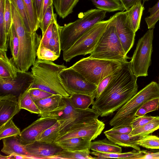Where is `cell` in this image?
Returning <instances> with one entry per match:
<instances>
[{
  "mask_svg": "<svg viewBox=\"0 0 159 159\" xmlns=\"http://www.w3.org/2000/svg\"><path fill=\"white\" fill-rule=\"evenodd\" d=\"M30 93L31 98L34 102L45 98L53 95L38 88L31 87L30 89Z\"/></svg>",
  "mask_w": 159,
  "mask_h": 159,
  "instance_id": "cell-45",
  "label": "cell"
},
{
  "mask_svg": "<svg viewBox=\"0 0 159 159\" xmlns=\"http://www.w3.org/2000/svg\"><path fill=\"white\" fill-rule=\"evenodd\" d=\"M124 62L89 57L81 59L70 67L80 73L89 83L98 86L105 77L119 69Z\"/></svg>",
  "mask_w": 159,
  "mask_h": 159,
  "instance_id": "cell-6",
  "label": "cell"
},
{
  "mask_svg": "<svg viewBox=\"0 0 159 159\" xmlns=\"http://www.w3.org/2000/svg\"><path fill=\"white\" fill-rule=\"evenodd\" d=\"M53 0H43L42 11V19L48 8L50 5L53 4Z\"/></svg>",
  "mask_w": 159,
  "mask_h": 159,
  "instance_id": "cell-53",
  "label": "cell"
},
{
  "mask_svg": "<svg viewBox=\"0 0 159 159\" xmlns=\"http://www.w3.org/2000/svg\"><path fill=\"white\" fill-rule=\"evenodd\" d=\"M39 60L54 61L60 57L54 51L47 47L39 46L37 52Z\"/></svg>",
  "mask_w": 159,
  "mask_h": 159,
  "instance_id": "cell-41",
  "label": "cell"
},
{
  "mask_svg": "<svg viewBox=\"0 0 159 159\" xmlns=\"http://www.w3.org/2000/svg\"><path fill=\"white\" fill-rule=\"evenodd\" d=\"M113 18L101 36L89 57L123 62L128 61L127 59H130L122 47L113 21Z\"/></svg>",
  "mask_w": 159,
  "mask_h": 159,
  "instance_id": "cell-7",
  "label": "cell"
},
{
  "mask_svg": "<svg viewBox=\"0 0 159 159\" xmlns=\"http://www.w3.org/2000/svg\"><path fill=\"white\" fill-rule=\"evenodd\" d=\"M32 0L38 20L40 22L42 19V11L43 0Z\"/></svg>",
  "mask_w": 159,
  "mask_h": 159,
  "instance_id": "cell-48",
  "label": "cell"
},
{
  "mask_svg": "<svg viewBox=\"0 0 159 159\" xmlns=\"http://www.w3.org/2000/svg\"><path fill=\"white\" fill-rule=\"evenodd\" d=\"M20 15L25 27L29 32L33 33L23 0H10Z\"/></svg>",
  "mask_w": 159,
  "mask_h": 159,
  "instance_id": "cell-36",
  "label": "cell"
},
{
  "mask_svg": "<svg viewBox=\"0 0 159 159\" xmlns=\"http://www.w3.org/2000/svg\"><path fill=\"white\" fill-rule=\"evenodd\" d=\"M19 71L11 58H9L7 52L0 50V78L10 79L16 78Z\"/></svg>",
  "mask_w": 159,
  "mask_h": 159,
  "instance_id": "cell-21",
  "label": "cell"
},
{
  "mask_svg": "<svg viewBox=\"0 0 159 159\" xmlns=\"http://www.w3.org/2000/svg\"><path fill=\"white\" fill-rule=\"evenodd\" d=\"M33 33L36 32L39 28L38 20L32 0H23Z\"/></svg>",
  "mask_w": 159,
  "mask_h": 159,
  "instance_id": "cell-35",
  "label": "cell"
},
{
  "mask_svg": "<svg viewBox=\"0 0 159 159\" xmlns=\"http://www.w3.org/2000/svg\"><path fill=\"white\" fill-rule=\"evenodd\" d=\"M141 159H159V151L156 152H146Z\"/></svg>",
  "mask_w": 159,
  "mask_h": 159,
  "instance_id": "cell-52",
  "label": "cell"
},
{
  "mask_svg": "<svg viewBox=\"0 0 159 159\" xmlns=\"http://www.w3.org/2000/svg\"><path fill=\"white\" fill-rule=\"evenodd\" d=\"M147 151H138L135 149L132 151L119 153H105L97 152H91V154L96 156L95 159L116 158L127 159H141L146 153Z\"/></svg>",
  "mask_w": 159,
  "mask_h": 159,
  "instance_id": "cell-23",
  "label": "cell"
},
{
  "mask_svg": "<svg viewBox=\"0 0 159 159\" xmlns=\"http://www.w3.org/2000/svg\"><path fill=\"white\" fill-rule=\"evenodd\" d=\"M107 139L114 143L124 147H131L134 149L140 150L136 142L143 137L139 136H131L129 134H105Z\"/></svg>",
  "mask_w": 159,
  "mask_h": 159,
  "instance_id": "cell-22",
  "label": "cell"
},
{
  "mask_svg": "<svg viewBox=\"0 0 159 159\" xmlns=\"http://www.w3.org/2000/svg\"><path fill=\"white\" fill-rule=\"evenodd\" d=\"M33 82L32 73L28 71H19L17 77L14 79L0 78L1 94L11 93L18 96L32 84Z\"/></svg>",
  "mask_w": 159,
  "mask_h": 159,
  "instance_id": "cell-12",
  "label": "cell"
},
{
  "mask_svg": "<svg viewBox=\"0 0 159 159\" xmlns=\"http://www.w3.org/2000/svg\"><path fill=\"white\" fill-rule=\"evenodd\" d=\"M159 98V85L152 81L137 92L117 111L110 120L111 126H130L138 109L147 101Z\"/></svg>",
  "mask_w": 159,
  "mask_h": 159,
  "instance_id": "cell-5",
  "label": "cell"
},
{
  "mask_svg": "<svg viewBox=\"0 0 159 159\" xmlns=\"http://www.w3.org/2000/svg\"><path fill=\"white\" fill-rule=\"evenodd\" d=\"M1 159H37L33 157L21 154H12L6 156L0 155Z\"/></svg>",
  "mask_w": 159,
  "mask_h": 159,
  "instance_id": "cell-50",
  "label": "cell"
},
{
  "mask_svg": "<svg viewBox=\"0 0 159 159\" xmlns=\"http://www.w3.org/2000/svg\"><path fill=\"white\" fill-rule=\"evenodd\" d=\"M11 7L12 23L19 42V51L16 67L19 71H27L36 61L37 51L42 38L36 32H28L20 15L11 2Z\"/></svg>",
  "mask_w": 159,
  "mask_h": 159,
  "instance_id": "cell-2",
  "label": "cell"
},
{
  "mask_svg": "<svg viewBox=\"0 0 159 159\" xmlns=\"http://www.w3.org/2000/svg\"><path fill=\"white\" fill-rule=\"evenodd\" d=\"M2 141L3 144L1 152L7 155L16 154L30 156L25 145L20 142L18 136L5 138Z\"/></svg>",
  "mask_w": 159,
  "mask_h": 159,
  "instance_id": "cell-20",
  "label": "cell"
},
{
  "mask_svg": "<svg viewBox=\"0 0 159 159\" xmlns=\"http://www.w3.org/2000/svg\"><path fill=\"white\" fill-rule=\"evenodd\" d=\"M106 13L97 8L91 9L80 13L75 21L63 26L59 25L61 50L63 52L68 49L92 27L103 20Z\"/></svg>",
  "mask_w": 159,
  "mask_h": 159,
  "instance_id": "cell-4",
  "label": "cell"
},
{
  "mask_svg": "<svg viewBox=\"0 0 159 159\" xmlns=\"http://www.w3.org/2000/svg\"><path fill=\"white\" fill-rule=\"evenodd\" d=\"M32 66L31 72L34 82L31 88H38L52 94H59L64 98L70 97L59 76L60 72L67 68L64 64L58 65L52 61L37 59Z\"/></svg>",
  "mask_w": 159,
  "mask_h": 159,
  "instance_id": "cell-3",
  "label": "cell"
},
{
  "mask_svg": "<svg viewBox=\"0 0 159 159\" xmlns=\"http://www.w3.org/2000/svg\"><path fill=\"white\" fill-rule=\"evenodd\" d=\"M159 129V116L155 118L143 126L132 129L129 134L131 136H139L144 137Z\"/></svg>",
  "mask_w": 159,
  "mask_h": 159,
  "instance_id": "cell-32",
  "label": "cell"
},
{
  "mask_svg": "<svg viewBox=\"0 0 159 159\" xmlns=\"http://www.w3.org/2000/svg\"><path fill=\"white\" fill-rule=\"evenodd\" d=\"M119 69L115 72L105 77L99 83L97 86L96 89L95 97L96 99L99 96L101 93L107 86L110 82L117 74Z\"/></svg>",
  "mask_w": 159,
  "mask_h": 159,
  "instance_id": "cell-44",
  "label": "cell"
},
{
  "mask_svg": "<svg viewBox=\"0 0 159 159\" xmlns=\"http://www.w3.org/2000/svg\"><path fill=\"white\" fill-rule=\"evenodd\" d=\"M158 84L159 85V76L158 77Z\"/></svg>",
  "mask_w": 159,
  "mask_h": 159,
  "instance_id": "cell-56",
  "label": "cell"
},
{
  "mask_svg": "<svg viewBox=\"0 0 159 159\" xmlns=\"http://www.w3.org/2000/svg\"><path fill=\"white\" fill-rule=\"evenodd\" d=\"M79 0H53V5L57 15L64 19L73 11Z\"/></svg>",
  "mask_w": 159,
  "mask_h": 159,
  "instance_id": "cell-26",
  "label": "cell"
},
{
  "mask_svg": "<svg viewBox=\"0 0 159 159\" xmlns=\"http://www.w3.org/2000/svg\"><path fill=\"white\" fill-rule=\"evenodd\" d=\"M142 0H120L126 11L128 10L133 6Z\"/></svg>",
  "mask_w": 159,
  "mask_h": 159,
  "instance_id": "cell-51",
  "label": "cell"
},
{
  "mask_svg": "<svg viewBox=\"0 0 159 159\" xmlns=\"http://www.w3.org/2000/svg\"><path fill=\"white\" fill-rule=\"evenodd\" d=\"M55 22H52L49 25L44 34L42 36L39 46L48 47L49 42L52 36L54 24Z\"/></svg>",
  "mask_w": 159,
  "mask_h": 159,
  "instance_id": "cell-47",
  "label": "cell"
},
{
  "mask_svg": "<svg viewBox=\"0 0 159 159\" xmlns=\"http://www.w3.org/2000/svg\"><path fill=\"white\" fill-rule=\"evenodd\" d=\"M90 149L93 151L105 153H119L122 148L107 139L91 142Z\"/></svg>",
  "mask_w": 159,
  "mask_h": 159,
  "instance_id": "cell-24",
  "label": "cell"
},
{
  "mask_svg": "<svg viewBox=\"0 0 159 159\" xmlns=\"http://www.w3.org/2000/svg\"><path fill=\"white\" fill-rule=\"evenodd\" d=\"M59 25L57 21L54 23L52 37L48 47L60 56L61 51Z\"/></svg>",
  "mask_w": 159,
  "mask_h": 159,
  "instance_id": "cell-37",
  "label": "cell"
},
{
  "mask_svg": "<svg viewBox=\"0 0 159 159\" xmlns=\"http://www.w3.org/2000/svg\"><path fill=\"white\" fill-rule=\"evenodd\" d=\"M4 20L6 33L7 36L9 31L13 23L11 2L10 0H5Z\"/></svg>",
  "mask_w": 159,
  "mask_h": 159,
  "instance_id": "cell-42",
  "label": "cell"
},
{
  "mask_svg": "<svg viewBox=\"0 0 159 159\" xmlns=\"http://www.w3.org/2000/svg\"><path fill=\"white\" fill-rule=\"evenodd\" d=\"M34 102L41 112L39 115L41 116L58 111L64 105L65 99L64 98L60 95L53 94Z\"/></svg>",
  "mask_w": 159,
  "mask_h": 159,
  "instance_id": "cell-17",
  "label": "cell"
},
{
  "mask_svg": "<svg viewBox=\"0 0 159 159\" xmlns=\"http://www.w3.org/2000/svg\"><path fill=\"white\" fill-rule=\"evenodd\" d=\"M21 132L12 119L0 125V139L1 140L5 138L18 136Z\"/></svg>",
  "mask_w": 159,
  "mask_h": 159,
  "instance_id": "cell-34",
  "label": "cell"
},
{
  "mask_svg": "<svg viewBox=\"0 0 159 159\" xmlns=\"http://www.w3.org/2000/svg\"><path fill=\"white\" fill-rule=\"evenodd\" d=\"M143 3L146 2L148 1L149 0H142Z\"/></svg>",
  "mask_w": 159,
  "mask_h": 159,
  "instance_id": "cell-55",
  "label": "cell"
},
{
  "mask_svg": "<svg viewBox=\"0 0 159 159\" xmlns=\"http://www.w3.org/2000/svg\"><path fill=\"white\" fill-rule=\"evenodd\" d=\"M90 149L75 151L63 149L50 159H95L94 157L90 155Z\"/></svg>",
  "mask_w": 159,
  "mask_h": 159,
  "instance_id": "cell-30",
  "label": "cell"
},
{
  "mask_svg": "<svg viewBox=\"0 0 159 159\" xmlns=\"http://www.w3.org/2000/svg\"><path fill=\"white\" fill-rule=\"evenodd\" d=\"M132 130L130 126H115L104 132L105 134H129Z\"/></svg>",
  "mask_w": 159,
  "mask_h": 159,
  "instance_id": "cell-46",
  "label": "cell"
},
{
  "mask_svg": "<svg viewBox=\"0 0 159 159\" xmlns=\"http://www.w3.org/2000/svg\"><path fill=\"white\" fill-rule=\"evenodd\" d=\"M32 84L18 96L19 106L21 109H25L31 113L39 115L41 112L30 95V89Z\"/></svg>",
  "mask_w": 159,
  "mask_h": 159,
  "instance_id": "cell-25",
  "label": "cell"
},
{
  "mask_svg": "<svg viewBox=\"0 0 159 159\" xmlns=\"http://www.w3.org/2000/svg\"><path fill=\"white\" fill-rule=\"evenodd\" d=\"M5 0H0V50L7 52L8 46L4 20Z\"/></svg>",
  "mask_w": 159,
  "mask_h": 159,
  "instance_id": "cell-33",
  "label": "cell"
},
{
  "mask_svg": "<svg viewBox=\"0 0 159 159\" xmlns=\"http://www.w3.org/2000/svg\"><path fill=\"white\" fill-rule=\"evenodd\" d=\"M57 120L53 117L41 116L21 132L18 136L20 142L24 145L34 142L42 132L54 125Z\"/></svg>",
  "mask_w": 159,
  "mask_h": 159,
  "instance_id": "cell-13",
  "label": "cell"
},
{
  "mask_svg": "<svg viewBox=\"0 0 159 159\" xmlns=\"http://www.w3.org/2000/svg\"><path fill=\"white\" fill-rule=\"evenodd\" d=\"M137 79L132 72L130 61L123 63L117 74L94 101L92 108L101 117L112 115L137 93Z\"/></svg>",
  "mask_w": 159,
  "mask_h": 159,
  "instance_id": "cell-1",
  "label": "cell"
},
{
  "mask_svg": "<svg viewBox=\"0 0 159 159\" xmlns=\"http://www.w3.org/2000/svg\"><path fill=\"white\" fill-rule=\"evenodd\" d=\"M61 121L57 120L54 125L42 132L36 141L54 143L61 131Z\"/></svg>",
  "mask_w": 159,
  "mask_h": 159,
  "instance_id": "cell-27",
  "label": "cell"
},
{
  "mask_svg": "<svg viewBox=\"0 0 159 159\" xmlns=\"http://www.w3.org/2000/svg\"><path fill=\"white\" fill-rule=\"evenodd\" d=\"M136 144L139 146L147 149H159V137L149 135L138 140Z\"/></svg>",
  "mask_w": 159,
  "mask_h": 159,
  "instance_id": "cell-40",
  "label": "cell"
},
{
  "mask_svg": "<svg viewBox=\"0 0 159 159\" xmlns=\"http://www.w3.org/2000/svg\"><path fill=\"white\" fill-rule=\"evenodd\" d=\"M59 76L62 86L70 96L82 94L96 97L97 86L89 82L80 73L70 67L63 69Z\"/></svg>",
  "mask_w": 159,
  "mask_h": 159,
  "instance_id": "cell-10",
  "label": "cell"
},
{
  "mask_svg": "<svg viewBox=\"0 0 159 159\" xmlns=\"http://www.w3.org/2000/svg\"><path fill=\"white\" fill-rule=\"evenodd\" d=\"M30 156L37 159H50L63 149L55 143L35 141L25 145Z\"/></svg>",
  "mask_w": 159,
  "mask_h": 159,
  "instance_id": "cell-16",
  "label": "cell"
},
{
  "mask_svg": "<svg viewBox=\"0 0 159 159\" xmlns=\"http://www.w3.org/2000/svg\"><path fill=\"white\" fill-rule=\"evenodd\" d=\"M56 17V14L54 13L52 4L48 8L41 21L39 23V28L41 30L42 36L52 22L57 21Z\"/></svg>",
  "mask_w": 159,
  "mask_h": 159,
  "instance_id": "cell-38",
  "label": "cell"
},
{
  "mask_svg": "<svg viewBox=\"0 0 159 159\" xmlns=\"http://www.w3.org/2000/svg\"><path fill=\"white\" fill-rule=\"evenodd\" d=\"M114 17L113 15L107 20L98 22L86 31L70 48L63 52V60L69 62L77 56L92 53Z\"/></svg>",
  "mask_w": 159,
  "mask_h": 159,
  "instance_id": "cell-8",
  "label": "cell"
},
{
  "mask_svg": "<svg viewBox=\"0 0 159 159\" xmlns=\"http://www.w3.org/2000/svg\"><path fill=\"white\" fill-rule=\"evenodd\" d=\"M144 7L141 1L135 4L125 11V25L136 33L139 29Z\"/></svg>",
  "mask_w": 159,
  "mask_h": 159,
  "instance_id": "cell-18",
  "label": "cell"
},
{
  "mask_svg": "<svg viewBox=\"0 0 159 159\" xmlns=\"http://www.w3.org/2000/svg\"><path fill=\"white\" fill-rule=\"evenodd\" d=\"M91 141L90 139L87 137H76L64 139L54 143L63 150L80 151L90 149Z\"/></svg>",
  "mask_w": 159,
  "mask_h": 159,
  "instance_id": "cell-19",
  "label": "cell"
},
{
  "mask_svg": "<svg viewBox=\"0 0 159 159\" xmlns=\"http://www.w3.org/2000/svg\"><path fill=\"white\" fill-rule=\"evenodd\" d=\"M18 96L11 93L1 95L0 97V125L13 118L21 110Z\"/></svg>",
  "mask_w": 159,
  "mask_h": 159,
  "instance_id": "cell-15",
  "label": "cell"
},
{
  "mask_svg": "<svg viewBox=\"0 0 159 159\" xmlns=\"http://www.w3.org/2000/svg\"><path fill=\"white\" fill-rule=\"evenodd\" d=\"M156 116H143L135 117L130 123V125L134 129L141 127L153 120Z\"/></svg>",
  "mask_w": 159,
  "mask_h": 159,
  "instance_id": "cell-43",
  "label": "cell"
},
{
  "mask_svg": "<svg viewBox=\"0 0 159 159\" xmlns=\"http://www.w3.org/2000/svg\"><path fill=\"white\" fill-rule=\"evenodd\" d=\"M159 10V0L157 3L152 7L149 8L148 12L150 14V16L154 14Z\"/></svg>",
  "mask_w": 159,
  "mask_h": 159,
  "instance_id": "cell-54",
  "label": "cell"
},
{
  "mask_svg": "<svg viewBox=\"0 0 159 159\" xmlns=\"http://www.w3.org/2000/svg\"><path fill=\"white\" fill-rule=\"evenodd\" d=\"M97 9L106 11H124L125 9L120 0H90Z\"/></svg>",
  "mask_w": 159,
  "mask_h": 159,
  "instance_id": "cell-29",
  "label": "cell"
},
{
  "mask_svg": "<svg viewBox=\"0 0 159 159\" xmlns=\"http://www.w3.org/2000/svg\"><path fill=\"white\" fill-rule=\"evenodd\" d=\"M105 127L104 122L98 119L76 124L58 136L54 143L76 137H87L93 140L101 134Z\"/></svg>",
  "mask_w": 159,
  "mask_h": 159,
  "instance_id": "cell-11",
  "label": "cell"
},
{
  "mask_svg": "<svg viewBox=\"0 0 159 159\" xmlns=\"http://www.w3.org/2000/svg\"><path fill=\"white\" fill-rule=\"evenodd\" d=\"M113 21L116 33L126 55L133 46L135 33L125 24V11H120L114 15Z\"/></svg>",
  "mask_w": 159,
  "mask_h": 159,
  "instance_id": "cell-14",
  "label": "cell"
},
{
  "mask_svg": "<svg viewBox=\"0 0 159 159\" xmlns=\"http://www.w3.org/2000/svg\"><path fill=\"white\" fill-rule=\"evenodd\" d=\"M159 98L148 100L145 102L138 109L135 114V116L145 115L147 113L157 110L159 108Z\"/></svg>",
  "mask_w": 159,
  "mask_h": 159,
  "instance_id": "cell-39",
  "label": "cell"
},
{
  "mask_svg": "<svg viewBox=\"0 0 159 159\" xmlns=\"http://www.w3.org/2000/svg\"><path fill=\"white\" fill-rule=\"evenodd\" d=\"M7 43L12 55L11 58L16 66L19 51V42L13 23L7 35Z\"/></svg>",
  "mask_w": 159,
  "mask_h": 159,
  "instance_id": "cell-28",
  "label": "cell"
},
{
  "mask_svg": "<svg viewBox=\"0 0 159 159\" xmlns=\"http://www.w3.org/2000/svg\"><path fill=\"white\" fill-rule=\"evenodd\" d=\"M153 29H149L139 40L130 61L132 72L137 78L148 75V70L151 64Z\"/></svg>",
  "mask_w": 159,
  "mask_h": 159,
  "instance_id": "cell-9",
  "label": "cell"
},
{
  "mask_svg": "<svg viewBox=\"0 0 159 159\" xmlns=\"http://www.w3.org/2000/svg\"><path fill=\"white\" fill-rule=\"evenodd\" d=\"M95 97L82 94H73L69 99L73 106L80 109L85 110L89 108L94 102Z\"/></svg>",
  "mask_w": 159,
  "mask_h": 159,
  "instance_id": "cell-31",
  "label": "cell"
},
{
  "mask_svg": "<svg viewBox=\"0 0 159 159\" xmlns=\"http://www.w3.org/2000/svg\"><path fill=\"white\" fill-rule=\"evenodd\" d=\"M159 20V10L153 15L150 16L145 18L148 29H154L155 25Z\"/></svg>",
  "mask_w": 159,
  "mask_h": 159,
  "instance_id": "cell-49",
  "label": "cell"
}]
</instances>
